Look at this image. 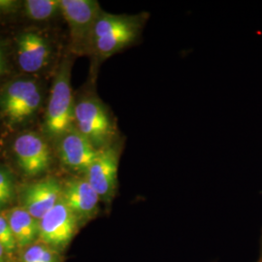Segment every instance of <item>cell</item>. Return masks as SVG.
Wrapping results in <instances>:
<instances>
[{
  "mask_svg": "<svg viewBox=\"0 0 262 262\" xmlns=\"http://www.w3.org/2000/svg\"><path fill=\"white\" fill-rule=\"evenodd\" d=\"M148 15H113L102 11L94 26L91 56L102 60L140 37Z\"/></svg>",
  "mask_w": 262,
  "mask_h": 262,
  "instance_id": "1",
  "label": "cell"
},
{
  "mask_svg": "<svg viewBox=\"0 0 262 262\" xmlns=\"http://www.w3.org/2000/svg\"><path fill=\"white\" fill-rule=\"evenodd\" d=\"M74 127L101 150L117 139V125L103 101L94 94H85L75 102Z\"/></svg>",
  "mask_w": 262,
  "mask_h": 262,
  "instance_id": "2",
  "label": "cell"
},
{
  "mask_svg": "<svg viewBox=\"0 0 262 262\" xmlns=\"http://www.w3.org/2000/svg\"><path fill=\"white\" fill-rule=\"evenodd\" d=\"M71 68L70 59H66L59 66L48 102L45 131L56 140L74 127L75 101L71 86Z\"/></svg>",
  "mask_w": 262,
  "mask_h": 262,
  "instance_id": "3",
  "label": "cell"
},
{
  "mask_svg": "<svg viewBox=\"0 0 262 262\" xmlns=\"http://www.w3.org/2000/svg\"><path fill=\"white\" fill-rule=\"evenodd\" d=\"M60 13L69 29L71 50L77 56L91 55L94 26L102 9L95 0H60Z\"/></svg>",
  "mask_w": 262,
  "mask_h": 262,
  "instance_id": "4",
  "label": "cell"
},
{
  "mask_svg": "<svg viewBox=\"0 0 262 262\" xmlns=\"http://www.w3.org/2000/svg\"><path fill=\"white\" fill-rule=\"evenodd\" d=\"M121 151V143L118 140L98 150L94 162L84 174L105 204H110L117 193Z\"/></svg>",
  "mask_w": 262,
  "mask_h": 262,
  "instance_id": "5",
  "label": "cell"
},
{
  "mask_svg": "<svg viewBox=\"0 0 262 262\" xmlns=\"http://www.w3.org/2000/svg\"><path fill=\"white\" fill-rule=\"evenodd\" d=\"M42 94L32 80H17L5 86L0 94V111L12 123H19L36 112Z\"/></svg>",
  "mask_w": 262,
  "mask_h": 262,
  "instance_id": "6",
  "label": "cell"
},
{
  "mask_svg": "<svg viewBox=\"0 0 262 262\" xmlns=\"http://www.w3.org/2000/svg\"><path fill=\"white\" fill-rule=\"evenodd\" d=\"M80 226L77 216L61 198L39 221L38 241L62 253L75 237Z\"/></svg>",
  "mask_w": 262,
  "mask_h": 262,
  "instance_id": "7",
  "label": "cell"
},
{
  "mask_svg": "<svg viewBox=\"0 0 262 262\" xmlns=\"http://www.w3.org/2000/svg\"><path fill=\"white\" fill-rule=\"evenodd\" d=\"M13 151L19 169L28 177L43 174L51 165V150L46 141L35 132L19 135L14 141Z\"/></svg>",
  "mask_w": 262,
  "mask_h": 262,
  "instance_id": "8",
  "label": "cell"
},
{
  "mask_svg": "<svg viewBox=\"0 0 262 262\" xmlns=\"http://www.w3.org/2000/svg\"><path fill=\"white\" fill-rule=\"evenodd\" d=\"M62 200L77 216L80 225L92 221L99 211L100 197L83 176H73L62 183Z\"/></svg>",
  "mask_w": 262,
  "mask_h": 262,
  "instance_id": "9",
  "label": "cell"
},
{
  "mask_svg": "<svg viewBox=\"0 0 262 262\" xmlns=\"http://www.w3.org/2000/svg\"><path fill=\"white\" fill-rule=\"evenodd\" d=\"M62 196V183L54 177L41 179L20 191V207L38 222L56 206Z\"/></svg>",
  "mask_w": 262,
  "mask_h": 262,
  "instance_id": "10",
  "label": "cell"
},
{
  "mask_svg": "<svg viewBox=\"0 0 262 262\" xmlns=\"http://www.w3.org/2000/svg\"><path fill=\"white\" fill-rule=\"evenodd\" d=\"M57 151L63 165L79 174H83L97 156L92 143L73 127L57 140Z\"/></svg>",
  "mask_w": 262,
  "mask_h": 262,
  "instance_id": "11",
  "label": "cell"
},
{
  "mask_svg": "<svg viewBox=\"0 0 262 262\" xmlns=\"http://www.w3.org/2000/svg\"><path fill=\"white\" fill-rule=\"evenodd\" d=\"M51 52L47 40L35 32H24L17 39L18 62L27 73H35L47 66Z\"/></svg>",
  "mask_w": 262,
  "mask_h": 262,
  "instance_id": "12",
  "label": "cell"
},
{
  "mask_svg": "<svg viewBox=\"0 0 262 262\" xmlns=\"http://www.w3.org/2000/svg\"><path fill=\"white\" fill-rule=\"evenodd\" d=\"M16 239L19 252L35 243L39 237V222L23 207H13L3 211Z\"/></svg>",
  "mask_w": 262,
  "mask_h": 262,
  "instance_id": "13",
  "label": "cell"
},
{
  "mask_svg": "<svg viewBox=\"0 0 262 262\" xmlns=\"http://www.w3.org/2000/svg\"><path fill=\"white\" fill-rule=\"evenodd\" d=\"M62 253L41 241L19 251L16 262H63Z\"/></svg>",
  "mask_w": 262,
  "mask_h": 262,
  "instance_id": "14",
  "label": "cell"
},
{
  "mask_svg": "<svg viewBox=\"0 0 262 262\" xmlns=\"http://www.w3.org/2000/svg\"><path fill=\"white\" fill-rule=\"evenodd\" d=\"M23 5L28 19L36 21L52 19L60 12V0H27Z\"/></svg>",
  "mask_w": 262,
  "mask_h": 262,
  "instance_id": "15",
  "label": "cell"
},
{
  "mask_svg": "<svg viewBox=\"0 0 262 262\" xmlns=\"http://www.w3.org/2000/svg\"><path fill=\"white\" fill-rule=\"evenodd\" d=\"M0 244L4 249L9 262H16L19 249L9 224L2 214H0Z\"/></svg>",
  "mask_w": 262,
  "mask_h": 262,
  "instance_id": "16",
  "label": "cell"
},
{
  "mask_svg": "<svg viewBox=\"0 0 262 262\" xmlns=\"http://www.w3.org/2000/svg\"><path fill=\"white\" fill-rule=\"evenodd\" d=\"M15 197V182L12 173L0 166V210H6Z\"/></svg>",
  "mask_w": 262,
  "mask_h": 262,
  "instance_id": "17",
  "label": "cell"
},
{
  "mask_svg": "<svg viewBox=\"0 0 262 262\" xmlns=\"http://www.w3.org/2000/svg\"><path fill=\"white\" fill-rule=\"evenodd\" d=\"M21 6L20 1L15 0H0V15H9L17 13Z\"/></svg>",
  "mask_w": 262,
  "mask_h": 262,
  "instance_id": "18",
  "label": "cell"
},
{
  "mask_svg": "<svg viewBox=\"0 0 262 262\" xmlns=\"http://www.w3.org/2000/svg\"><path fill=\"white\" fill-rule=\"evenodd\" d=\"M0 262H9L6 253H5L1 244H0Z\"/></svg>",
  "mask_w": 262,
  "mask_h": 262,
  "instance_id": "19",
  "label": "cell"
},
{
  "mask_svg": "<svg viewBox=\"0 0 262 262\" xmlns=\"http://www.w3.org/2000/svg\"><path fill=\"white\" fill-rule=\"evenodd\" d=\"M4 56H3V53L2 50L0 49V76L2 75L3 71H4Z\"/></svg>",
  "mask_w": 262,
  "mask_h": 262,
  "instance_id": "20",
  "label": "cell"
}]
</instances>
